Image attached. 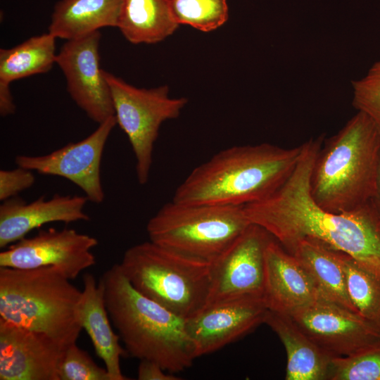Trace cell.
Listing matches in <instances>:
<instances>
[{
	"instance_id": "6da1fadb",
	"label": "cell",
	"mask_w": 380,
	"mask_h": 380,
	"mask_svg": "<svg viewBox=\"0 0 380 380\" xmlns=\"http://www.w3.org/2000/svg\"><path fill=\"white\" fill-rule=\"evenodd\" d=\"M324 135L302 144L300 159L289 177L267 198L243 206L251 224L267 231L286 250L310 239L343 252L380 275V215L370 201L335 213L312 198V168Z\"/></svg>"
},
{
	"instance_id": "7a4b0ae2",
	"label": "cell",
	"mask_w": 380,
	"mask_h": 380,
	"mask_svg": "<svg viewBox=\"0 0 380 380\" xmlns=\"http://www.w3.org/2000/svg\"><path fill=\"white\" fill-rule=\"evenodd\" d=\"M302 148L262 143L224 149L195 167L177 188L172 201L234 206L261 201L289 177Z\"/></svg>"
},
{
	"instance_id": "3957f363",
	"label": "cell",
	"mask_w": 380,
	"mask_h": 380,
	"mask_svg": "<svg viewBox=\"0 0 380 380\" xmlns=\"http://www.w3.org/2000/svg\"><path fill=\"white\" fill-rule=\"evenodd\" d=\"M100 281L110 320L129 354L173 374L192 365L196 357L184 319L135 289L119 263Z\"/></svg>"
},
{
	"instance_id": "277c9868",
	"label": "cell",
	"mask_w": 380,
	"mask_h": 380,
	"mask_svg": "<svg viewBox=\"0 0 380 380\" xmlns=\"http://www.w3.org/2000/svg\"><path fill=\"white\" fill-rule=\"evenodd\" d=\"M379 153V130L366 114L357 111L318 153L310 181L317 204L339 213L370 201Z\"/></svg>"
},
{
	"instance_id": "5b68a950",
	"label": "cell",
	"mask_w": 380,
	"mask_h": 380,
	"mask_svg": "<svg viewBox=\"0 0 380 380\" xmlns=\"http://www.w3.org/2000/svg\"><path fill=\"white\" fill-rule=\"evenodd\" d=\"M54 267H0V319L49 336L64 348L77 343L82 291Z\"/></svg>"
},
{
	"instance_id": "8992f818",
	"label": "cell",
	"mask_w": 380,
	"mask_h": 380,
	"mask_svg": "<svg viewBox=\"0 0 380 380\" xmlns=\"http://www.w3.org/2000/svg\"><path fill=\"white\" fill-rule=\"evenodd\" d=\"M119 265L135 289L184 319L206 305L213 262L148 241L129 248Z\"/></svg>"
},
{
	"instance_id": "52a82bcc",
	"label": "cell",
	"mask_w": 380,
	"mask_h": 380,
	"mask_svg": "<svg viewBox=\"0 0 380 380\" xmlns=\"http://www.w3.org/2000/svg\"><path fill=\"white\" fill-rule=\"evenodd\" d=\"M251 224L243 206L172 201L150 218L146 231L157 245L213 262Z\"/></svg>"
},
{
	"instance_id": "ba28073f",
	"label": "cell",
	"mask_w": 380,
	"mask_h": 380,
	"mask_svg": "<svg viewBox=\"0 0 380 380\" xmlns=\"http://www.w3.org/2000/svg\"><path fill=\"white\" fill-rule=\"evenodd\" d=\"M117 125L127 135L136 159L139 183H147L159 129L165 121L179 117L187 103L185 98H171L167 86L144 89L132 86L104 70Z\"/></svg>"
},
{
	"instance_id": "9c48e42d",
	"label": "cell",
	"mask_w": 380,
	"mask_h": 380,
	"mask_svg": "<svg viewBox=\"0 0 380 380\" xmlns=\"http://www.w3.org/2000/svg\"><path fill=\"white\" fill-rule=\"evenodd\" d=\"M94 236L74 229L39 230L0 253V267L33 269L54 267L67 278L74 279L96 263L91 250L98 245Z\"/></svg>"
},
{
	"instance_id": "30bf717a",
	"label": "cell",
	"mask_w": 380,
	"mask_h": 380,
	"mask_svg": "<svg viewBox=\"0 0 380 380\" xmlns=\"http://www.w3.org/2000/svg\"><path fill=\"white\" fill-rule=\"evenodd\" d=\"M116 125L115 116L110 117L81 141L68 143L46 155H18L15 163L41 175L63 177L81 189L89 201L101 203L105 198L101 178V158Z\"/></svg>"
},
{
	"instance_id": "8fae6325",
	"label": "cell",
	"mask_w": 380,
	"mask_h": 380,
	"mask_svg": "<svg viewBox=\"0 0 380 380\" xmlns=\"http://www.w3.org/2000/svg\"><path fill=\"white\" fill-rule=\"evenodd\" d=\"M271 237L260 226L251 224L213 262L206 305L247 296L263 297L265 250Z\"/></svg>"
},
{
	"instance_id": "7c38bea8",
	"label": "cell",
	"mask_w": 380,
	"mask_h": 380,
	"mask_svg": "<svg viewBox=\"0 0 380 380\" xmlns=\"http://www.w3.org/2000/svg\"><path fill=\"white\" fill-rule=\"evenodd\" d=\"M100 39L101 32L96 31L66 40L56 59L72 99L98 124L114 116L110 90L100 67Z\"/></svg>"
},
{
	"instance_id": "4fadbf2b",
	"label": "cell",
	"mask_w": 380,
	"mask_h": 380,
	"mask_svg": "<svg viewBox=\"0 0 380 380\" xmlns=\"http://www.w3.org/2000/svg\"><path fill=\"white\" fill-rule=\"evenodd\" d=\"M319 346L348 356L380 340V328L360 315L319 298L289 314Z\"/></svg>"
},
{
	"instance_id": "5bb4252c",
	"label": "cell",
	"mask_w": 380,
	"mask_h": 380,
	"mask_svg": "<svg viewBox=\"0 0 380 380\" xmlns=\"http://www.w3.org/2000/svg\"><path fill=\"white\" fill-rule=\"evenodd\" d=\"M262 296H247L206 305L185 319L196 357L215 352L264 324Z\"/></svg>"
},
{
	"instance_id": "9a60e30c",
	"label": "cell",
	"mask_w": 380,
	"mask_h": 380,
	"mask_svg": "<svg viewBox=\"0 0 380 380\" xmlns=\"http://www.w3.org/2000/svg\"><path fill=\"white\" fill-rule=\"evenodd\" d=\"M65 350L46 334L0 319L1 380H59Z\"/></svg>"
},
{
	"instance_id": "2e32d148",
	"label": "cell",
	"mask_w": 380,
	"mask_h": 380,
	"mask_svg": "<svg viewBox=\"0 0 380 380\" xmlns=\"http://www.w3.org/2000/svg\"><path fill=\"white\" fill-rule=\"evenodd\" d=\"M85 196H42L30 203L15 196L0 205V248H5L32 231L55 222L70 223L90 220L84 211Z\"/></svg>"
},
{
	"instance_id": "e0dca14e",
	"label": "cell",
	"mask_w": 380,
	"mask_h": 380,
	"mask_svg": "<svg viewBox=\"0 0 380 380\" xmlns=\"http://www.w3.org/2000/svg\"><path fill=\"white\" fill-rule=\"evenodd\" d=\"M263 298L268 310L285 314L322 298L305 269L272 236L265 250Z\"/></svg>"
},
{
	"instance_id": "ac0fdd59",
	"label": "cell",
	"mask_w": 380,
	"mask_h": 380,
	"mask_svg": "<svg viewBox=\"0 0 380 380\" xmlns=\"http://www.w3.org/2000/svg\"><path fill=\"white\" fill-rule=\"evenodd\" d=\"M83 284L78 309L80 324L91 339L96 355L103 360L110 380H127L120 366V357L125 351L120 344V336L111 327L102 283H97L93 274L87 273Z\"/></svg>"
},
{
	"instance_id": "d6986e66",
	"label": "cell",
	"mask_w": 380,
	"mask_h": 380,
	"mask_svg": "<svg viewBox=\"0 0 380 380\" xmlns=\"http://www.w3.org/2000/svg\"><path fill=\"white\" fill-rule=\"evenodd\" d=\"M264 324L273 330L284 346L286 380H328L335 356L315 343L289 314L268 310Z\"/></svg>"
},
{
	"instance_id": "ffe728a7",
	"label": "cell",
	"mask_w": 380,
	"mask_h": 380,
	"mask_svg": "<svg viewBox=\"0 0 380 380\" xmlns=\"http://www.w3.org/2000/svg\"><path fill=\"white\" fill-rule=\"evenodd\" d=\"M56 37L49 32L30 37L10 49H0V112L13 113L15 106L10 84L49 72L56 63Z\"/></svg>"
},
{
	"instance_id": "44dd1931",
	"label": "cell",
	"mask_w": 380,
	"mask_h": 380,
	"mask_svg": "<svg viewBox=\"0 0 380 380\" xmlns=\"http://www.w3.org/2000/svg\"><path fill=\"white\" fill-rule=\"evenodd\" d=\"M122 0H61L53 8L49 32L75 39L101 28L118 26Z\"/></svg>"
},
{
	"instance_id": "7402d4cb",
	"label": "cell",
	"mask_w": 380,
	"mask_h": 380,
	"mask_svg": "<svg viewBox=\"0 0 380 380\" xmlns=\"http://www.w3.org/2000/svg\"><path fill=\"white\" fill-rule=\"evenodd\" d=\"M286 251L296 257L312 277L322 298L358 314L349 298L337 251L310 239L298 240Z\"/></svg>"
},
{
	"instance_id": "603a6c76",
	"label": "cell",
	"mask_w": 380,
	"mask_h": 380,
	"mask_svg": "<svg viewBox=\"0 0 380 380\" xmlns=\"http://www.w3.org/2000/svg\"><path fill=\"white\" fill-rule=\"evenodd\" d=\"M170 0H122L117 27L132 44H156L172 34Z\"/></svg>"
},
{
	"instance_id": "cb8c5ba5",
	"label": "cell",
	"mask_w": 380,
	"mask_h": 380,
	"mask_svg": "<svg viewBox=\"0 0 380 380\" xmlns=\"http://www.w3.org/2000/svg\"><path fill=\"white\" fill-rule=\"evenodd\" d=\"M337 251L353 305L359 315L380 328V275Z\"/></svg>"
},
{
	"instance_id": "d4e9b609",
	"label": "cell",
	"mask_w": 380,
	"mask_h": 380,
	"mask_svg": "<svg viewBox=\"0 0 380 380\" xmlns=\"http://www.w3.org/2000/svg\"><path fill=\"white\" fill-rule=\"evenodd\" d=\"M175 21L208 32L223 25L229 17L227 0H170Z\"/></svg>"
},
{
	"instance_id": "484cf974",
	"label": "cell",
	"mask_w": 380,
	"mask_h": 380,
	"mask_svg": "<svg viewBox=\"0 0 380 380\" xmlns=\"http://www.w3.org/2000/svg\"><path fill=\"white\" fill-rule=\"evenodd\" d=\"M328 380H380V340L348 356H335Z\"/></svg>"
},
{
	"instance_id": "4316f807",
	"label": "cell",
	"mask_w": 380,
	"mask_h": 380,
	"mask_svg": "<svg viewBox=\"0 0 380 380\" xmlns=\"http://www.w3.org/2000/svg\"><path fill=\"white\" fill-rule=\"evenodd\" d=\"M58 376L59 380H110L107 369L99 367L77 343L64 350Z\"/></svg>"
},
{
	"instance_id": "83f0119b",
	"label": "cell",
	"mask_w": 380,
	"mask_h": 380,
	"mask_svg": "<svg viewBox=\"0 0 380 380\" xmlns=\"http://www.w3.org/2000/svg\"><path fill=\"white\" fill-rule=\"evenodd\" d=\"M352 89L353 106L366 114L380 133V60L364 77L352 82Z\"/></svg>"
},
{
	"instance_id": "f1b7e54d",
	"label": "cell",
	"mask_w": 380,
	"mask_h": 380,
	"mask_svg": "<svg viewBox=\"0 0 380 380\" xmlns=\"http://www.w3.org/2000/svg\"><path fill=\"white\" fill-rule=\"evenodd\" d=\"M35 182L33 171L18 166L13 170H0V200L18 196V195L30 188Z\"/></svg>"
},
{
	"instance_id": "f546056e",
	"label": "cell",
	"mask_w": 380,
	"mask_h": 380,
	"mask_svg": "<svg viewBox=\"0 0 380 380\" xmlns=\"http://www.w3.org/2000/svg\"><path fill=\"white\" fill-rule=\"evenodd\" d=\"M139 380H179V376L165 370L158 363L148 360H141L138 370Z\"/></svg>"
},
{
	"instance_id": "4dcf8cb0",
	"label": "cell",
	"mask_w": 380,
	"mask_h": 380,
	"mask_svg": "<svg viewBox=\"0 0 380 380\" xmlns=\"http://www.w3.org/2000/svg\"><path fill=\"white\" fill-rule=\"evenodd\" d=\"M371 202L380 215V153L379 157L378 167L376 172L374 194Z\"/></svg>"
}]
</instances>
